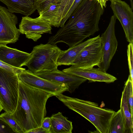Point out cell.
Returning a JSON list of instances; mask_svg holds the SVG:
<instances>
[{"label": "cell", "instance_id": "6da1fadb", "mask_svg": "<svg viewBox=\"0 0 133 133\" xmlns=\"http://www.w3.org/2000/svg\"><path fill=\"white\" fill-rule=\"evenodd\" d=\"M50 93L29 87L19 80L18 96L12 116L23 133L41 126L46 114V105Z\"/></svg>", "mask_w": 133, "mask_h": 133}, {"label": "cell", "instance_id": "7a4b0ae2", "mask_svg": "<svg viewBox=\"0 0 133 133\" xmlns=\"http://www.w3.org/2000/svg\"><path fill=\"white\" fill-rule=\"evenodd\" d=\"M55 96L69 109L92 123L97 132L107 133L111 120L115 111L100 107L96 103L70 97L62 94Z\"/></svg>", "mask_w": 133, "mask_h": 133}, {"label": "cell", "instance_id": "3957f363", "mask_svg": "<svg viewBox=\"0 0 133 133\" xmlns=\"http://www.w3.org/2000/svg\"><path fill=\"white\" fill-rule=\"evenodd\" d=\"M62 50L56 45L41 44L34 46L23 66L34 74L57 69V61Z\"/></svg>", "mask_w": 133, "mask_h": 133}, {"label": "cell", "instance_id": "277c9868", "mask_svg": "<svg viewBox=\"0 0 133 133\" xmlns=\"http://www.w3.org/2000/svg\"><path fill=\"white\" fill-rule=\"evenodd\" d=\"M19 85L17 74L0 67V103L3 109L10 114L16 107Z\"/></svg>", "mask_w": 133, "mask_h": 133}, {"label": "cell", "instance_id": "5b68a950", "mask_svg": "<svg viewBox=\"0 0 133 133\" xmlns=\"http://www.w3.org/2000/svg\"><path fill=\"white\" fill-rule=\"evenodd\" d=\"M17 75L19 80L26 85L48 92L54 96L68 91V87L66 84L42 78L28 69H25Z\"/></svg>", "mask_w": 133, "mask_h": 133}, {"label": "cell", "instance_id": "8992f818", "mask_svg": "<svg viewBox=\"0 0 133 133\" xmlns=\"http://www.w3.org/2000/svg\"><path fill=\"white\" fill-rule=\"evenodd\" d=\"M116 18L113 15L110 18L109 25L101 35L102 56L98 68L106 72L109 68L111 61L116 51L118 45L115 32Z\"/></svg>", "mask_w": 133, "mask_h": 133}, {"label": "cell", "instance_id": "52a82bcc", "mask_svg": "<svg viewBox=\"0 0 133 133\" xmlns=\"http://www.w3.org/2000/svg\"><path fill=\"white\" fill-rule=\"evenodd\" d=\"M17 16L0 5V45L15 43L21 34L16 27Z\"/></svg>", "mask_w": 133, "mask_h": 133}, {"label": "cell", "instance_id": "ba28073f", "mask_svg": "<svg viewBox=\"0 0 133 133\" xmlns=\"http://www.w3.org/2000/svg\"><path fill=\"white\" fill-rule=\"evenodd\" d=\"M102 56L101 39L99 35L80 52L71 65L83 69L98 67Z\"/></svg>", "mask_w": 133, "mask_h": 133}, {"label": "cell", "instance_id": "9c48e42d", "mask_svg": "<svg viewBox=\"0 0 133 133\" xmlns=\"http://www.w3.org/2000/svg\"><path fill=\"white\" fill-rule=\"evenodd\" d=\"M114 15L119 21L124 30L127 41L133 42V9L125 1L109 0Z\"/></svg>", "mask_w": 133, "mask_h": 133}, {"label": "cell", "instance_id": "30bf717a", "mask_svg": "<svg viewBox=\"0 0 133 133\" xmlns=\"http://www.w3.org/2000/svg\"><path fill=\"white\" fill-rule=\"evenodd\" d=\"M51 26L39 17L33 18L28 16L22 18L19 25L21 33L36 42L45 33L51 34Z\"/></svg>", "mask_w": 133, "mask_h": 133}, {"label": "cell", "instance_id": "8fae6325", "mask_svg": "<svg viewBox=\"0 0 133 133\" xmlns=\"http://www.w3.org/2000/svg\"><path fill=\"white\" fill-rule=\"evenodd\" d=\"M67 73L88 80L90 82H103L107 83L114 82L116 77L102 70L99 68L83 69L72 65L70 67L63 70Z\"/></svg>", "mask_w": 133, "mask_h": 133}, {"label": "cell", "instance_id": "7c38bea8", "mask_svg": "<svg viewBox=\"0 0 133 133\" xmlns=\"http://www.w3.org/2000/svg\"><path fill=\"white\" fill-rule=\"evenodd\" d=\"M34 74L48 80L66 84L68 87V91L70 93L73 92L87 80L85 78L67 73L58 69Z\"/></svg>", "mask_w": 133, "mask_h": 133}, {"label": "cell", "instance_id": "4fadbf2b", "mask_svg": "<svg viewBox=\"0 0 133 133\" xmlns=\"http://www.w3.org/2000/svg\"><path fill=\"white\" fill-rule=\"evenodd\" d=\"M30 56V53L0 45V60L11 66L21 68Z\"/></svg>", "mask_w": 133, "mask_h": 133}, {"label": "cell", "instance_id": "5bb4252c", "mask_svg": "<svg viewBox=\"0 0 133 133\" xmlns=\"http://www.w3.org/2000/svg\"><path fill=\"white\" fill-rule=\"evenodd\" d=\"M36 0H0L13 13H19L29 16L36 10Z\"/></svg>", "mask_w": 133, "mask_h": 133}, {"label": "cell", "instance_id": "9a60e30c", "mask_svg": "<svg viewBox=\"0 0 133 133\" xmlns=\"http://www.w3.org/2000/svg\"><path fill=\"white\" fill-rule=\"evenodd\" d=\"M97 37V36L89 38L83 42L69 48L66 50H62L57 60L58 65H72L74 61L80 52Z\"/></svg>", "mask_w": 133, "mask_h": 133}, {"label": "cell", "instance_id": "2e32d148", "mask_svg": "<svg viewBox=\"0 0 133 133\" xmlns=\"http://www.w3.org/2000/svg\"><path fill=\"white\" fill-rule=\"evenodd\" d=\"M67 118L60 112L53 114L50 117V133H72V122Z\"/></svg>", "mask_w": 133, "mask_h": 133}, {"label": "cell", "instance_id": "e0dca14e", "mask_svg": "<svg viewBox=\"0 0 133 133\" xmlns=\"http://www.w3.org/2000/svg\"><path fill=\"white\" fill-rule=\"evenodd\" d=\"M61 2H55L49 5L39 12L38 17L51 26L58 28L61 22L59 14Z\"/></svg>", "mask_w": 133, "mask_h": 133}, {"label": "cell", "instance_id": "ac0fdd59", "mask_svg": "<svg viewBox=\"0 0 133 133\" xmlns=\"http://www.w3.org/2000/svg\"><path fill=\"white\" fill-rule=\"evenodd\" d=\"M120 109L125 121L126 133H133V117L132 116L129 110L127 97L126 86L125 84L122 92Z\"/></svg>", "mask_w": 133, "mask_h": 133}, {"label": "cell", "instance_id": "d6986e66", "mask_svg": "<svg viewBox=\"0 0 133 133\" xmlns=\"http://www.w3.org/2000/svg\"><path fill=\"white\" fill-rule=\"evenodd\" d=\"M126 133L125 121L120 109L115 112L111 120L107 133Z\"/></svg>", "mask_w": 133, "mask_h": 133}, {"label": "cell", "instance_id": "ffe728a7", "mask_svg": "<svg viewBox=\"0 0 133 133\" xmlns=\"http://www.w3.org/2000/svg\"><path fill=\"white\" fill-rule=\"evenodd\" d=\"M0 115L1 118L7 123L15 133H23L22 128L12 116L11 114L5 111Z\"/></svg>", "mask_w": 133, "mask_h": 133}, {"label": "cell", "instance_id": "44dd1931", "mask_svg": "<svg viewBox=\"0 0 133 133\" xmlns=\"http://www.w3.org/2000/svg\"><path fill=\"white\" fill-rule=\"evenodd\" d=\"M125 84L126 86L129 110L132 116L133 114V84L132 83L131 78L129 75Z\"/></svg>", "mask_w": 133, "mask_h": 133}, {"label": "cell", "instance_id": "7402d4cb", "mask_svg": "<svg viewBox=\"0 0 133 133\" xmlns=\"http://www.w3.org/2000/svg\"><path fill=\"white\" fill-rule=\"evenodd\" d=\"M133 44L129 43L128 45L127 54L128 64L129 70V75L133 84Z\"/></svg>", "mask_w": 133, "mask_h": 133}, {"label": "cell", "instance_id": "603a6c76", "mask_svg": "<svg viewBox=\"0 0 133 133\" xmlns=\"http://www.w3.org/2000/svg\"><path fill=\"white\" fill-rule=\"evenodd\" d=\"M83 0H75L66 16L61 22L60 26L62 28L64 26L65 22L68 19L75 9Z\"/></svg>", "mask_w": 133, "mask_h": 133}, {"label": "cell", "instance_id": "cb8c5ba5", "mask_svg": "<svg viewBox=\"0 0 133 133\" xmlns=\"http://www.w3.org/2000/svg\"><path fill=\"white\" fill-rule=\"evenodd\" d=\"M13 133L15 132L0 115V133Z\"/></svg>", "mask_w": 133, "mask_h": 133}, {"label": "cell", "instance_id": "d4e9b609", "mask_svg": "<svg viewBox=\"0 0 133 133\" xmlns=\"http://www.w3.org/2000/svg\"><path fill=\"white\" fill-rule=\"evenodd\" d=\"M0 67L6 70L12 71L17 74L25 69L17 68L8 65L0 60Z\"/></svg>", "mask_w": 133, "mask_h": 133}, {"label": "cell", "instance_id": "484cf974", "mask_svg": "<svg viewBox=\"0 0 133 133\" xmlns=\"http://www.w3.org/2000/svg\"><path fill=\"white\" fill-rule=\"evenodd\" d=\"M62 0H44L36 7L38 13L51 3L60 2Z\"/></svg>", "mask_w": 133, "mask_h": 133}, {"label": "cell", "instance_id": "4316f807", "mask_svg": "<svg viewBox=\"0 0 133 133\" xmlns=\"http://www.w3.org/2000/svg\"><path fill=\"white\" fill-rule=\"evenodd\" d=\"M50 126V117H45L42 121L41 127L46 130L49 131Z\"/></svg>", "mask_w": 133, "mask_h": 133}, {"label": "cell", "instance_id": "83f0119b", "mask_svg": "<svg viewBox=\"0 0 133 133\" xmlns=\"http://www.w3.org/2000/svg\"><path fill=\"white\" fill-rule=\"evenodd\" d=\"M69 1V0H62L60 3L59 9V14L61 22V17L63 12Z\"/></svg>", "mask_w": 133, "mask_h": 133}, {"label": "cell", "instance_id": "f1b7e54d", "mask_svg": "<svg viewBox=\"0 0 133 133\" xmlns=\"http://www.w3.org/2000/svg\"><path fill=\"white\" fill-rule=\"evenodd\" d=\"M75 0H69L63 12L61 17V21L66 16Z\"/></svg>", "mask_w": 133, "mask_h": 133}, {"label": "cell", "instance_id": "f546056e", "mask_svg": "<svg viewBox=\"0 0 133 133\" xmlns=\"http://www.w3.org/2000/svg\"><path fill=\"white\" fill-rule=\"evenodd\" d=\"M27 133H50L49 131L46 130L41 126L31 129Z\"/></svg>", "mask_w": 133, "mask_h": 133}, {"label": "cell", "instance_id": "4dcf8cb0", "mask_svg": "<svg viewBox=\"0 0 133 133\" xmlns=\"http://www.w3.org/2000/svg\"><path fill=\"white\" fill-rule=\"evenodd\" d=\"M100 4L103 9L105 8L107 6V2L109 0H96Z\"/></svg>", "mask_w": 133, "mask_h": 133}, {"label": "cell", "instance_id": "1f68e13d", "mask_svg": "<svg viewBox=\"0 0 133 133\" xmlns=\"http://www.w3.org/2000/svg\"><path fill=\"white\" fill-rule=\"evenodd\" d=\"M44 0H36L35 4L36 9V6Z\"/></svg>", "mask_w": 133, "mask_h": 133}, {"label": "cell", "instance_id": "d6a6232c", "mask_svg": "<svg viewBox=\"0 0 133 133\" xmlns=\"http://www.w3.org/2000/svg\"><path fill=\"white\" fill-rule=\"evenodd\" d=\"M3 109V108L2 107V106L0 103V112L2 111V110Z\"/></svg>", "mask_w": 133, "mask_h": 133}]
</instances>
